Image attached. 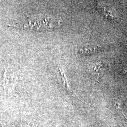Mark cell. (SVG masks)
Segmentation results:
<instances>
[{
	"mask_svg": "<svg viewBox=\"0 0 127 127\" xmlns=\"http://www.w3.org/2000/svg\"><path fill=\"white\" fill-rule=\"evenodd\" d=\"M60 22L50 16L38 15L28 18L18 25L21 28L34 30H50L59 27Z\"/></svg>",
	"mask_w": 127,
	"mask_h": 127,
	"instance_id": "cell-1",
	"label": "cell"
},
{
	"mask_svg": "<svg viewBox=\"0 0 127 127\" xmlns=\"http://www.w3.org/2000/svg\"><path fill=\"white\" fill-rule=\"evenodd\" d=\"M57 69H58V71L59 72L58 73L60 81V82L64 88L67 91H69L71 93H72L73 94H74V95H76L77 97H78L77 96V95H76V94L74 92V91L72 89V88L69 86L67 78H66V76L65 75V73H64L63 68L59 64H57ZM78 98H79V97H78ZM80 100H81V99H80Z\"/></svg>",
	"mask_w": 127,
	"mask_h": 127,
	"instance_id": "cell-2",
	"label": "cell"
},
{
	"mask_svg": "<svg viewBox=\"0 0 127 127\" xmlns=\"http://www.w3.org/2000/svg\"><path fill=\"white\" fill-rule=\"evenodd\" d=\"M99 49L100 47L98 46L87 44L81 48L79 50V52L81 54L88 55L95 53L99 50Z\"/></svg>",
	"mask_w": 127,
	"mask_h": 127,
	"instance_id": "cell-3",
	"label": "cell"
},
{
	"mask_svg": "<svg viewBox=\"0 0 127 127\" xmlns=\"http://www.w3.org/2000/svg\"><path fill=\"white\" fill-rule=\"evenodd\" d=\"M125 74L127 76V69L125 71Z\"/></svg>",
	"mask_w": 127,
	"mask_h": 127,
	"instance_id": "cell-4",
	"label": "cell"
}]
</instances>
